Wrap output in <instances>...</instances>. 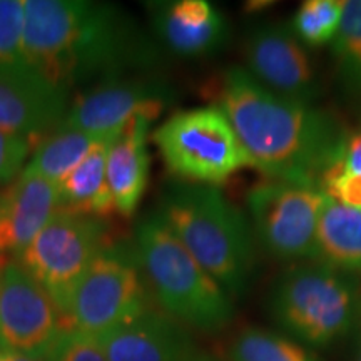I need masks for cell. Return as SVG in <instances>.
<instances>
[{
	"label": "cell",
	"mask_w": 361,
	"mask_h": 361,
	"mask_svg": "<svg viewBox=\"0 0 361 361\" xmlns=\"http://www.w3.org/2000/svg\"><path fill=\"white\" fill-rule=\"evenodd\" d=\"M24 57L49 82L71 92L90 80L147 67L149 40L123 8L90 0H25Z\"/></svg>",
	"instance_id": "1"
},
{
	"label": "cell",
	"mask_w": 361,
	"mask_h": 361,
	"mask_svg": "<svg viewBox=\"0 0 361 361\" xmlns=\"http://www.w3.org/2000/svg\"><path fill=\"white\" fill-rule=\"evenodd\" d=\"M218 107L255 169L269 179L319 186L346 135L326 111L269 92L245 67H229L224 72Z\"/></svg>",
	"instance_id": "2"
},
{
	"label": "cell",
	"mask_w": 361,
	"mask_h": 361,
	"mask_svg": "<svg viewBox=\"0 0 361 361\" xmlns=\"http://www.w3.org/2000/svg\"><path fill=\"white\" fill-rule=\"evenodd\" d=\"M157 213L229 296L245 295L258 263L256 236L246 216L219 188L176 184Z\"/></svg>",
	"instance_id": "3"
},
{
	"label": "cell",
	"mask_w": 361,
	"mask_h": 361,
	"mask_svg": "<svg viewBox=\"0 0 361 361\" xmlns=\"http://www.w3.org/2000/svg\"><path fill=\"white\" fill-rule=\"evenodd\" d=\"M134 250L146 283L171 318L202 331L228 326L234 314L231 296L197 263L159 213L137 224Z\"/></svg>",
	"instance_id": "4"
},
{
	"label": "cell",
	"mask_w": 361,
	"mask_h": 361,
	"mask_svg": "<svg viewBox=\"0 0 361 361\" xmlns=\"http://www.w3.org/2000/svg\"><path fill=\"white\" fill-rule=\"evenodd\" d=\"M269 311L291 340L306 348H328L353 331L361 295L348 273L313 261L298 264L276 279Z\"/></svg>",
	"instance_id": "5"
},
{
	"label": "cell",
	"mask_w": 361,
	"mask_h": 361,
	"mask_svg": "<svg viewBox=\"0 0 361 361\" xmlns=\"http://www.w3.org/2000/svg\"><path fill=\"white\" fill-rule=\"evenodd\" d=\"M152 141L166 168L192 184L216 186L252 168L233 126L218 106L179 111L157 126Z\"/></svg>",
	"instance_id": "6"
},
{
	"label": "cell",
	"mask_w": 361,
	"mask_h": 361,
	"mask_svg": "<svg viewBox=\"0 0 361 361\" xmlns=\"http://www.w3.org/2000/svg\"><path fill=\"white\" fill-rule=\"evenodd\" d=\"M109 245L106 219L57 209L32 243L17 255V263L49 293L67 322L72 293L99 252Z\"/></svg>",
	"instance_id": "7"
},
{
	"label": "cell",
	"mask_w": 361,
	"mask_h": 361,
	"mask_svg": "<svg viewBox=\"0 0 361 361\" xmlns=\"http://www.w3.org/2000/svg\"><path fill=\"white\" fill-rule=\"evenodd\" d=\"M146 278L134 246L109 245L72 293L67 322L99 336L146 313Z\"/></svg>",
	"instance_id": "8"
},
{
	"label": "cell",
	"mask_w": 361,
	"mask_h": 361,
	"mask_svg": "<svg viewBox=\"0 0 361 361\" xmlns=\"http://www.w3.org/2000/svg\"><path fill=\"white\" fill-rule=\"evenodd\" d=\"M329 196L319 186L268 179L247 192L255 236L278 259H314L316 233Z\"/></svg>",
	"instance_id": "9"
},
{
	"label": "cell",
	"mask_w": 361,
	"mask_h": 361,
	"mask_svg": "<svg viewBox=\"0 0 361 361\" xmlns=\"http://www.w3.org/2000/svg\"><path fill=\"white\" fill-rule=\"evenodd\" d=\"M245 59L251 78L286 101L314 106L322 96L313 59L288 24L266 22L252 27L246 37Z\"/></svg>",
	"instance_id": "10"
},
{
	"label": "cell",
	"mask_w": 361,
	"mask_h": 361,
	"mask_svg": "<svg viewBox=\"0 0 361 361\" xmlns=\"http://www.w3.org/2000/svg\"><path fill=\"white\" fill-rule=\"evenodd\" d=\"M66 326L49 293L17 261L0 269V351L40 358Z\"/></svg>",
	"instance_id": "11"
},
{
	"label": "cell",
	"mask_w": 361,
	"mask_h": 361,
	"mask_svg": "<svg viewBox=\"0 0 361 361\" xmlns=\"http://www.w3.org/2000/svg\"><path fill=\"white\" fill-rule=\"evenodd\" d=\"M171 102L173 90L157 79H111L80 94L69 106L61 126L116 134L137 116L154 123Z\"/></svg>",
	"instance_id": "12"
},
{
	"label": "cell",
	"mask_w": 361,
	"mask_h": 361,
	"mask_svg": "<svg viewBox=\"0 0 361 361\" xmlns=\"http://www.w3.org/2000/svg\"><path fill=\"white\" fill-rule=\"evenodd\" d=\"M69 94L29 66L0 71V130L39 139L64 123Z\"/></svg>",
	"instance_id": "13"
},
{
	"label": "cell",
	"mask_w": 361,
	"mask_h": 361,
	"mask_svg": "<svg viewBox=\"0 0 361 361\" xmlns=\"http://www.w3.org/2000/svg\"><path fill=\"white\" fill-rule=\"evenodd\" d=\"M149 11L157 37L180 57L213 56L231 39L229 20L207 0L156 2Z\"/></svg>",
	"instance_id": "14"
},
{
	"label": "cell",
	"mask_w": 361,
	"mask_h": 361,
	"mask_svg": "<svg viewBox=\"0 0 361 361\" xmlns=\"http://www.w3.org/2000/svg\"><path fill=\"white\" fill-rule=\"evenodd\" d=\"M97 338L107 361H189L194 356L179 323L151 310Z\"/></svg>",
	"instance_id": "15"
},
{
	"label": "cell",
	"mask_w": 361,
	"mask_h": 361,
	"mask_svg": "<svg viewBox=\"0 0 361 361\" xmlns=\"http://www.w3.org/2000/svg\"><path fill=\"white\" fill-rule=\"evenodd\" d=\"M57 186L42 176L22 171L0 192V255H19L57 211Z\"/></svg>",
	"instance_id": "16"
},
{
	"label": "cell",
	"mask_w": 361,
	"mask_h": 361,
	"mask_svg": "<svg viewBox=\"0 0 361 361\" xmlns=\"http://www.w3.org/2000/svg\"><path fill=\"white\" fill-rule=\"evenodd\" d=\"M152 121L137 116L121 129L107 154V184L117 213L133 216L149 183L147 134Z\"/></svg>",
	"instance_id": "17"
},
{
	"label": "cell",
	"mask_w": 361,
	"mask_h": 361,
	"mask_svg": "<svg viewBox=\"0 0 361 361\" xmlns=\"http://www.w3.org/2000/svg\"><path fill=\"white\" fill-rule=\"evenodd\" d=\"M114 139L99 144L78 168L57 184V209L102 219L116 211L106 174L107 154Z\"/></svg>",
	"instance_id": "18"
},
{
	"label": "cell",
	"mask_w": 361,
	"mask_h": 361,
	"mask_svg": "<svg viewBox=\"0 0 361 361\" xmlns=\"http://www.w3.org/2000/svg\"><path fill=\"white\" fill-rule=\"evenodd\" d=\"M313 261L361 274V209L328 201L316 233Z\"/></svg>",
	"instance_id": "19"
},
{
	"label": "cell",
	"mask_w": 361,
	"mask_h": 361,
	"mask_svg": "<svg viewBox=\"0 0 361 361\" xmlns=\"http://www.w3.org/2000/svg\"><path fill=\"white\" fill-rule=\"evenodd\" d=\"M116 134H96L87 130L59 126L35 146L25 171L42 176L52 184H61L72 171L96 149L99 144L111 141Z\"/></svg>",
	"instance_id": "20"
},
{
	"label": "cell",
	"mask_w": 361,
	"mask_h": 361,
	"mask_svg": "<svg viewBox=\"0 0 361 361\" xmlns=\"http://www.w3.org/2000/svg\"><path fill=\"white\" fill-rule=\"evenodd\" d=\"M338 82L350 97L361 96V0L345 2L343 19L331 42Z\"/></svg>",
	"instance_id": "21"
},
{
	"label": "cell",
	"mask_w": 361,
	"mask_h": 361,
	"mask_svg": "<svg viewBox=\"0 0 361 361\" xmlns=\"http://www.w3.org/2000/svg\"><path fill=\"white\" fill-rule=\"evenodd\" d=\"M233 361H322L318 355L290 336L261 328H246L231 348Z\"/></svg>",
	"instance_id": "22"
},
{
	"label": "cell",
	"mask_w": 361,
	"mask_h": 361,
	"mask_svg": "<svg viewBox=\"0 0 361 361\" xmlns=\"http://www.w3.org/2000/svg\"><path fill=\"white\" fill-rule=\"evenodd\" d=\"M343 11L345 0H306L288 25L306 47L331 45L340 29Z\"/></svg>",
	"instance_id": "23"
},
{
	"label": "cell",
	"mask_w": 361,
	"mask_h": 361,
	"mask_svg": "<svg viewBox=\"0 0 361 361\" xmlns=\"http://www.w3.org/2000/svg\"><path fill=\"white\" fill-rule=\"evenodd\" d=\"M25 0H0V71L25 66Z\"/></svg>",
	"instance_id": "24"
},
{
	"label": "cell",
	"mask_w": 361,
	"mask_h": 361,
	"mask_svg": "<svg viewBox=\"0 0 361 361\" xmlns=\"http://www.w3.org/2000/svg\"><path fill=\"white\" fill-rule=\"evenodd\" d=\"M40 358L44 361H107L99 338L74 326L62 328Z\"/></svg>",
	"instance_id": "25"
},
{
	"label": "cell",
	"mask_w": 361,
	"mask_h": 361,
	"mask_svg": "<svg viewBox=\"0 0 361 361\" xmlns=\"http://www.w3.org/2000/svg\"><path fill=\"white\" fill-rule=\"evenodd\" d=\"M34 149V139L0 130V186H8L19 178Z\"/></svg>",
	"instance_id": "26"
},
{
	"label": "cell",
	"mask_w": 361,
	"mask_h": 361,
	"mask_svg": "<svg viewBox=\"0 0 361 361\" xmlns=\"http://www.w3.org/2000/svg\"><path fill=\"white\" fill-rule=\"evenodd\" d=\"M328 174L361 176V130L360 133L345 135L335 164L329 168V171L324 176Z\"/></svg>",
	"instance_id": "27"
},
{
	"label": "cell",
	"mask_w": 361,
	"mask_h": 361,
	"mask_svg": "<svg viewBox=\"0 0 361 361\" xmlns=\"http://www.w3.org/2000/svg\"><path fill=\"white\" fill-rule=\"evenodd\" d=\"M0 361H44L39 356L13 353V351H0Z\"/></svg>",
	"instance_id": "28"
},
{
	"label": "cell",
	"mask_w": 361,
	"mask_h": 361,
	"mask_svg": "<svg viewBox=\"0 0 361 361\" xmlns=\"http://www.w3.org/2000/svg\"><path fill=\"white\" fill-rule=\"evenodd\" d=\"M189 361H214V360H209V358H206V356H200V355H194L191 360Z\"/></svg>",
	"instance_id": "29"
},
{
	"label": "cell",
	"mask_w": 361,
	"mask_h": 361,
	"mask_svg": "<svg viewBox=\"0 0 361 361\" xmlns=\"http://www.w3.org/2000/svg\"><path fill=\"white\" fill-rule=\"evenodd\" d=\"M355 361H361V341H360V345H358V350H356Z\"/></svg>",
	"instance_id": "30"
}]
</instances>
